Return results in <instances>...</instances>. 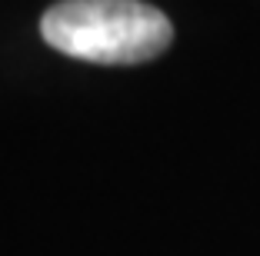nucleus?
Listing matches in <instances>:
<instances>
[{"label":"nucleus","mask_w":260,"mask_h":256,"mask_svg":"<svg viewBox=\"0 0 260 256\" xmlns=\"http://www.w3.org/2000/svg\"><path fill=\"white\" fill-rule=\"evenodd\" d=\"M47 47L84 63H144L174 40V23L140 0H60L40 17Z\"/></svg>","instance_id":"1"}]
</instances>
